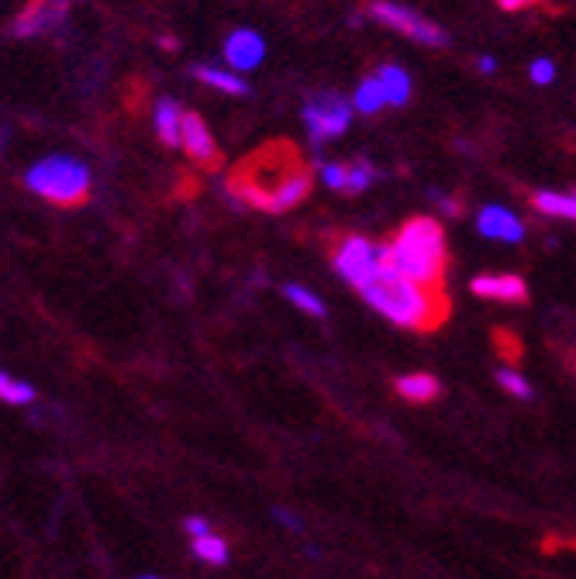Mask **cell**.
Segmentation results:
<instances>
[{
	"label": "cell",
	"mask_w": 576,
	"mask_h": 579,
	"mask_svg": "<svg viewBox=\"0 0 576 579\" xmlns=\"http://www.w3.org/2000/svg\"><path fill=\"white\" fill-rule=\"evenodd\" d=\"M532 207L545 218H563V221H576V194H563V190H535L532 194Z\"/></svg>",
	"instance_id": "2e32d148"
},
{
	"label": "cell",
	"mask_w": 576,
	"mask_h": 579,
	"mask_svg": "<svg viewBox=\"0 0 576 579\" xmlns=\"http://www.w3.org/2000/svg\"><path fill=\"white\" fill-rule=\"evenodd\" d=\"M352 107H356V114H380L383 107H387V94H383V83L377 80V73L373 76H367L359 86H356V94H352Z\"/></svg>",
	"instance_id": "e0dca14e"
},
{
	"label": "cell",
	"mask_w": 576,
	"mask_h": 579,
	"mask_svg": "<svg viewBox=\"0 0 576 579\" xmlns=\"http://www.w3.org/2000/svg\"><path fill=\"white\" fill-rule=\"evenodd\" d=\"M194 76L207 86H215L218 94H228V97H249L253 94V86L241 80V73L225 70V66H194Z\"/></svg>",
	"instance_id": "5bb4252c"
},
{
	"label": "cell",
	"mask_w": 576,
	"mask_h": 579,
	"mask_svg": "<svg viewBox=\"0 0 576 579\" xmlns=\"http://www.w3.org/2000/svg\"><path fill=\"white\" fill-rule=\"evenodd\" d=\"M272 517L287 528V531H305V521H300V514L287 510V507H272Z\"/></svg>",
	"instance_id": "d4e9b609"
},
{
	"label": "cell",
	"mask_w": 576,
	"mask_h": 579,
	"mask_svg": "<svg viewBox=\"0 0 576 579\" xmlns=\"http://www.w3.org/2000/svg\"><path fill=\"white\" fill-rule=\"evenodd\" d=\"M24 187L59 207H80L90 194V169L76 156H45L24 173Z\"/></svg>",
	"instance_id": "277c9868"
},
{
	"label": "cell",
	"mask_w": 576,
	"mask_h": 579,
	"mask_svg": "<svg viewBox=\"0 0 576 579\" xmlns=\"http://www.w3.org/2000/svg\"><path fill=\"white\" fill-rule=\"evenodd\" d=\"M318 179L328 190L346 194L349 190V163H318Z\"/></svg>",
	"instance_id": "603a6c76"
},
{
	"label": "cell",
	"mask_w": 576,
	"mask_h": 579,
	"mask_svg": "<svg viewBox=\"0 0 576 579\" xmlns=\"http://www.w3.org/2000/svg\"><path fill=\"white\" fill-rule=\"evenodd\" d=\"M377 80L383 83V94H387V107H404L414 94V83L411 73L398 63H383L377 70Z\"/></svg>",
	"instance_id": "7c38bea8"
},
{
	"label": "cell",
	"mask_w": 576,
	"mask_h": 579,
	"mask_svg": "<svg viewBox=\"0 0 576 579\" xmlns=\"http://www.w3.org/2000/svg\"><path fill=\"white\" fill-rule=\"evenodd\" d=\"M300 117H305V132H308L311 148H321L349 132L356 107H352V97L339 94V90H321V94L308 97Z\"/></svg>",
	"instance_id": "5b68a950"
},
{
	"label": "cell",
	"mask_w": 576,
	"mask_h": 579,
	"mask_svg": "<svg viewBox=\"0 0 576 579\" xmlns=\"http://www.w3.org/2000/svg\"><path fill=\"white\" fill-rule=\"evenodd\" d=\"M311 179V169L287 145H277L241 163L232 179V190L246 197V204H253L256 210H266V215H287V210L308 200Z\"/></svg>",
	"instance_id": "6da1fadb"
},
{
	"label": "cell",
	"mask_w": 576,
	"mask_h": 579,
	"mask_svg": "<svg viewBox=\"0 0 576 579\" xmlns=\"http://www.w3.org/2000/svg\"><path fill=\"white\" fill-rule=\"evenodd\" d=\"M184 107H179L173 97H163L156 104V132L163 138V145L169 148H179V142H184Z\"/></svg>",
	"instance_id": "9a60e30c"
},
{
	"label": "cell",
	"mask_w": 576,
	"mask_h": 579,
	"mask_svg": "<svg viewBox=\"0 0 576 579\" xmlns=\"http://www.w3.org/2000/svg\"><path fill=\"white\" fill-rule=\"evenodd\" d=\"M380 179V169L370 159H352L349 163V190L346 194H367Z\"/></svg>",
	"instance_id": "ffe728a7"
},
{
	"label": "cell",
	"mask_w": 576,
	"mask_h": 579,
	"mask_svg": "<svg viewBox=\"0 0 576 579\" xmlns=\"http://www.w3.org/2000/svg\"><path fill=\"white\" fill-rule=\"evenodd\" d=\"M528 80L535 83V86H549L553 80H556V63L549 55H538V59H532V66H528Z\"/></svg>",
	"instance_id": "cb8c5ba5"
},
{
	"label": "cell",
	"mask_w": 576,
	"mask_h": 579,
	"mask_svg": "<svg viewBox=\"0 0 576 579\" xmlns=\"http://www.w3.org/2000/svg\"><path fill=\"white\" fill-rule=\"evenodd\" d=\"M380 246H383V262L393 272L432 290L442 287L449 249H445V231L435 218H411L387 241H380Z\"/></svg>",
	"instance_id": "7a4b0ae2"
},
{
	"label": "cell",
	"mask_w": 576,
	"mask_h": 579,
	"mask_svg": "<svg viewBox=\"0 0 576 579\" xmlns=\"http://www.w3.org/2000/svg\"><path fill=\"white\" fill-rule=\"evenodd\" d=\"M398 393L408 401V404H435L439 397H442V383L432 376V373H408V376H401L398 383Z\"/></svg>",
	"instance_id": "4fadbf2b"
},
{
	"label": "cell",
	"mask_w": 576,
	"mask_h": 579,
	"mask_svg": "<svg viewBox=\"0 0 576 579\" xmlns=\"http://www.w3.org/2000/svg\"><path fill=\"white\" fill-rule=\"evenodd\" d=\"M476 70H480L483 76L497 73V59H494V55H480V59H476Z\"/></svg>",
	"instance_id": "f1b7e54d"
},
{
	"label": "cell",
	"mask_w": 576,
	"mask_h": 579,
	"mask_svg": "<svg viewBox=\"0 0 576 579\" xmlns=\"http://www.w3.org/2000/svg\"><path fill=\"white\" fill-rule=\"evenodd\" d=\"M266 59V42L253 28H235V32L225 39V63L235 73H249L256 66H263Z\"/></svg>",
	"instance_id": "30bf717a"
},
{
	"label": "cell",
	"mask_w": 576,
	"mask_h": 579,
	"mask_svg": "<svg viewBox=\"0 0 576 579\" xmlns=\"http://www.w3.org/2000/svg\"><path fill=\"white\" fill-rule=\"evenodd\" d=\"M179 148H184L187 159L197 163L200 169H218L222 166V152H218L215 135H210L207 121L194 111L184 114V142H179Z\"/></svg>",
	"instance_id": "ba28073f"
},
{
	"label": "cell",
	"mask_w": 576,
	"mask_h": 579,
	"mask_svg": "<svg viewBox=\"0 0 576 579\" xmlns=\"http://www.w3.org/2000/svg\"><path fill=\"white\" fill-rule=\"evenodd\" d=\"M367 14L373 21H380L383 28H390V32H398V35L418 42V45H429V49H445L449 45V35H445L442 24L418 14L408 4H398V0H370Z\"/></svg>",
	"instance_id": "52a82bcc"
},
{
	"label": "cell",
	"mask_w": 576,
	"mask_h": 579,
	"mask_svg": "<svg viewBox=\"0 0 576 579\" xmlns=\"http://www.w3.org/2000/svg\"><path fill=\"white\" fill-rule=\"evenodd\" d=\"M0 401L4 404H32L35 390L28 383H21V380H14V376H8V373H0Z\"/></svg>",
	"instance_id": "7402d4cb"
},
{
	"label": "cell",
	"mask_w": 576,
	"mask_h": 579,
	"mask_svg": "<svg viewBox=\"0 0 576 579\" xmlns=\"http://www.w3.org/2000/svg\"><path fill=\"white\" fill-rule=\"evenodd\" d=\"M497 383H501V390L504 393H511L514 401H532L535 397V390H532V383L518 373V370H497Z\"/></svg>",
	"instance_id": "44dd1931"
},
{
	"label": "cell",
	"mask_w": 576,
	"mask_h": 579,
	"mask_svg": "<svg viewBox=\"0 0 576 579\" xmlns=\"http://www.w3.org/2000/svg\"><path fill=\"white\" fill-rule=\"evenodd\" d=\"M359 297L370 303L377 314H383L390 324L408 328V331H424L435 328L445 318V300L439 297V290L421 287L401 272H393L390 266H383L380 277L359 290Z\"/></svg>",
	"instance_id": "3957f363"
},
{
	"label": "cell",
	"mask_w": 576,
	"mask_h": 579,
	"mask_svg": "<svg viewBox=\"0 0 576 579\" xmlns=\"http://www.w3.org/2000/svg\"><path fill=\"white\" fill-rule=\"evenodd\" d=\"M284 297L294 303V308L300 311V314H308V318H318V321H325L328 318V303L315 293V290H308V287H300V283H287L284 287Z\"/></svg>",
	"instance_id": "d6986e66"
},
{
	"label": "cell",
	"mask_w": 576,
	"mask_h": 579,
	"mask_svg": "<svg viewBox=\"0 0 576 579\" xmlns=\"http://www.w3.org/2000/svg\"><path fill=\"white\" fill-rule=\"evenodd\" d=\"M184 528H187V535H191V538L215 535V528H210V525L204 521V517H187V521H184Z\"/></svg>",
	"instance_id": "484cf974"
},
{
	"label": "cell",
	"mask_w": 576,
	"mask_h": 579,
	"mask_svg": "<svg viewBox=\"0 0 576 579\" xmlns=\"http://www.w3.org/2000/svg\"><path fill=\"white\" fill-rule=\"evenodd\" d=\"M138 579H160V576H138Z\"/></svg>",
	"instance_id": "f546056e"
},
{
	"label": "cell",
	"mask_w": 576,
	"mask_h": 579,
	"mask_svg": "<svg viewBox=\"0 0 576 579\" xmlns=\"http://www.w3.org/2000/svg\"><path fill=\"white\" fill-rule=\"evenodd\" d=\"M383 246L367 235H346L336 241V252H331V269L352 287V290H367L380 272H383Z\"/></svg>",
	"instance_id": "8992f818"
},
{
	"label": "cell",
	"mask_w": 576,
	"mask_h": 579,
	"mask_svg": "<svg viewBox=\"0 0 576 579\" xmlns=\"http://www.w3.org/2000/svg\"><path fill=\"white\" fill-rule=\"evenodd\" d=\"M497 4H501L504 11H528V8L545 4V0H497Z\"/></svg>",
	"instance_id": "4316f807"
},
{
	"label": "cell",
	"mask_w": 576,
	"mask_h": 579,
	"mask_svg": "<svg viewBox=\"0 0 576 579\" xmlns=\"http://www.w3.org/2000/svg\"><path fill=\"white\" fill-rule=\"evenodd\" d=\"M470 290L483 300H497V303H525L528 300V283L518 272H480L473 277Z\"/></svg>",
	"instance_id": "8fae6325"
},
{
	"label": "cell",
	"mask_w": 576,
	"mask_h": 579,
	"mask_svg": "<svg viewBox=\"0 0 576 579\" xmlns=\"http://www.w3.org/2000/svg\"><path fill=\"white\" fill-rule=\"evenodd\" d=\"M432 197H435V204H439V207L445 210V215H449V218H456V215H460V210H463V207H460L456 200H452V197H445V194H432Z\"/></svg>",
	"instance_id": "83f0119b"
},
{
	"label": "cell",
	"mask_w": 576,
	"mask_h": 579,
	"mask_svg": "<svg viewBox=\"0 0 576 579\" xmlns=\"http://www.w3.org/2000/svg\"><path fill=\"white\" fill-rule=\"evenodd\" d=\"M191 552H194V559L197 562H204V566H228V541L222 538V535H204V538H194L191 541Z\"/></svg>",
	"instance_id": "ac0fdd59"
},
{
	"label": "cell",
	"mask_w": 576,
	"mask_h": 579,
	"mask_svg": "<svg viewBox=\"0 0 576 579\" xmlns=\"http://www.w3.org/2000/svg\"><path fill=\"white\" fill-rule=\"evenodd\" d=\"M476 231L491 241H507V246H518V241L525 238L522 218L501 204H487V207L476 210Z\"/></svg>",
	"instance_id": "9c48e42d"
}]
</instances>
